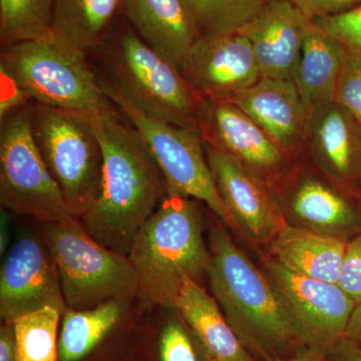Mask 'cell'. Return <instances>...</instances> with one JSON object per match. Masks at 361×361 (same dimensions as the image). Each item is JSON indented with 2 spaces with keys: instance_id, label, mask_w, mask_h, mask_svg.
I'll return each instance as SVG.
<instances>
[{
  "instance_id": "6da1fadb",
  "label": "cell",
  "mask_w": 361,
  "mask_h": 361,
  "mask_svg": "<svg viewBox=\"0 0 361 361\" xmlns=\"http://www.w3.org/2000/svg\"><path fill=\"white\" fill-rule=\"evenodd\" d=\"M87 116L103 149V184L96 205L80 220L97 241L128 256L140 228L169 194L167 180L120 111Z\"/></svg>"
},
{
  "instance_id": "7a4b0ae2",
  "label": "cell",
  "mask_w": 361,
  "mask_h": 361,
  "mask_svg": "<svg viewBox=\"0 0 361 361\" xmlns=\"http://www.w3.org/2000/svg\"><path fill=\"white\" fill-rule=\"evenodd\" d=\"M209 249L213 296L252 357L275 361L307 348L270 280L237 247L224 226H213Z\"/></svg>"
},
{
  "instance_id": "3957f363",
  "label": "cell",
  "mask_w": 361,
  "mask_h": 361,
  "mask_svg": "<svg viewBox=\"0 0 361 361\" xmlns=\"http://www.w3.org/2000/svg\"><path fill=\"white\" fill-rule=\"evenodd\" d=\"M128 258L145 305L176 308L185 281L200 283L211 264L194 199L168 194L140 228Z\"/></svg>"
},
{
  "instance_id": "277c9868",
  "label": "cell",
  "mask_w": 361,
  "mask_h": 361,
  "mask_svg": "<svg viewBox=\"0 0 361 361\" xmlns=\"http://www.w3.org/2000/svg\"><path fill=\"white\" fill-rule=\"evenodd\" d=\"M99 80L149 115L173 125L200 130L205 99L199 96L177 66L152 49L123 23L111 28L96 49Z\"/></svg>"
},
{
  "instance_id": "5b68a950",
  "label": "cell",
  "mask_w": 361,
  "mask_h": 361,
  "mask_svg": "<svg viewBox=\"0 0 361 361\" xmlns=\"http://www.w3.org/2000/svg\"><path fill=\"white\" fill-rule=\"evenodd\" d=\"M87 54L54 39L1 47L0 71L35 104L90 115L113 110Z\"/></svg>"
},
{
  "instance_id": "8992f818",
  "label": "cell",
  "mask_w": 361,
  "mask_h": 361,
  "mask_svg": "<svg viewBox=\"0 0 361 361\" xmlns=\"http://www.w3.org/2000/svg\"><path fill=\"white\" fill-rule=\"evenodd\" d=\"M42 238L58 268L66 307L90 310L139 294V281L128 256L97 241L75 216L44 223Z\"/></svg>"
},
{
  "instance_id": "52a82bcc",
  "label": "cell",
  "mask_w": 361,
  "mask_h": 361,
  "mask_svg": "<svg viewBox=\"0 0 361 361\" xmlns=\"http://www.w3.org/2000/svg\"><path fill=\"white\" fill-rule=\"evenodd\" d=\"M30 113L40 155L71 214L82 219L96 205L103 184V149L89 116L35 103Z\"/></svg>"
},
{
  "instance_id": "ba28073f",
  "label": "cell",
  "mask_w": 361,
  "mask_h": 361,
  "mask_svg": "<svg viewBox=\"0 0 361 361\" xmlns=\"http://www.w3.org/2000/svg\"><path fill=\"white\" fill-rule=\"evenodd\" d=\"M99 82L104 94L148 147L167 180L169 194L204 202L226 225L236 230L216 189L200 130L149 115L99 78Z\"/></svg>"
},
{
  "instance_id": "9c48e42d",
  "label": "cell",
  "mask_w": 361,
  "mask_h": 361,
  "mask_svg": "<svg viewBox=\"0 0 361 361\" xmlns=\"http://www.w3.org/2000/svg\"><path fill=\"white\" fill-rule=\"evenodd\" d=\"M30 106L1 120L0 203L42 224L65 220L73 215L33 140Z\"/></svg>"
},
{
  "instance_id": "30bf717a",
  "label": "cell",
  "mask_w": 361,
  "mask_h": 361,
  "mask_svg": "<svg viewBox=\"0 0 361 361\" xmlns=\"http://www.w3.org/2000/svg\"><path fill=\"white\" fill-rule=\"evenodd\" d=\"M262 264L306 348L325 355L345 334L355 301L338 284L297 274L270 256Z\"/></svg>"
},
{
  "instance_id": "8fae6325",
  "label": "cell",
  "mask_w": 361,
  "mask_h": 361,
  "mask_svg": "<svg viewBox=\"0 0 361 361\" xmlns=\"http://www.w3.org/2000/svg\"><path fill=\"white\" fill-rule=\"evenodd\" d=\"M286 224L348 242L361 232V199L295 163L272 190Z\"/></svg>"
},
{
  "instance_id": "7c38bea8",
  "label": "cell",
  "mask_w": 361,
  "mask_h": 361,
  "mask_svg": "<svg viewBox=\"0 0 361 361\" xmlns=\"http://www.w3.org/2000/svg\"><path fill=\"white\" fill-rule=\"evenodd\" d=\"M200 132L204 141L234 157L272 190L295 165L262 128L227 99H205Z\"/></svg>"
},
{
  "instance_id": "4fadbf2b",
  "label": "cell",
  "mask_w": 361,
  "mask_h": 361,
  "mask_svg": "<svg viewBox=\"0 0 361 361\" xmlns=\"http://www.w3.org/2000/svg\"><path fill=\"white\" fill-rule=\"evenodd\" d=\"M66 310L58 268L42 236L18 238L0 271V316L4 322L44 310Z\"/></svg>"
},
{
  "instance_id": "5bb4252c",
  "label": "cell",
  "mask_w": 361,
  "mask_h": 361,
  "mask_svg": "<svg viewBox=\"0 0 361 361\" xmlns=\"http://www.w3.org/2000/svg\"><path fill=\"white\" fill-rule=\"evenodd\" d=\"M216 189L236 231L268 246L286 222L272 189L238 160L204 141Z\"/></svg>"
},
{
  "instance_id": "9a60e30c",
  "label": "cell",
  "mask_w": 361,
  "mask_h": 361,
  "mask_svg": "<svg viewBox=\"0 0 361 361\" xmlns=\"http://www.w3.org/2000/svg\"><path fill=\"white\" fill-rule=\"evenodd\" d=\"M180 73L203 99L227 101L261 78L250 42L239 32L198 37Z\"/></svg>"
},
{
  "instance_id": "2e32d148",
  "label": "cell",
  "mask_w": 361,
  "mask_h": 361,
  "mask_svg": "<svg viewBox=\"0 0 361 361\" xmlns=\"http://www.w3.org/2000/svg\"><path fill=\"white\" fill-rule=\"evenodd\" d=\"M304 149L322 175L361 199V123L346 109L334 101L310 110Z\"/></svg>"
},
{
  "instance_id": "e0dca14e",
  "label": "cell",
  "mask_w": 361,
  "mask_h": 361,
  "mask_svg": "<svg viewBox=\"0 0 361 361\" xmlns=\"http://www.w3.org/2000/svg\"><path fill=\"white\" fill-rule=\"evenodd\" d=\"M311 25L312 20L290 0H265L257 16L239 30L250 42L261 78L292 80Z\"/></svg>"
},
{
  "instance_id": "ac0fdd59",
  "label": "cell",
  "mask_w": 361,
  "mask_h": 361,
  "mask_svg": "<svg viewBox=\"0 0 361 361\" xmlns=\"http://www.w3.org/2000/svg\"><path fill=\"white\" fill-rule=\"evenodd\" d=\"M229 101L262 128L292 160L302 154L310 110L293 80L261 78Z\"/></svg>"
},
{
  "instance_id": "d6986e66",
  "label": "cell",
  "mask_w": 361,
  "mask_h": 361,
  "mask_svg": "<svg viewBox=\"0 0 361 361\" xmlns=\"http://www.w3.org/2000/svg\"><path fill=\"white\" fill-rule=\"evenodd\" d=\"M121 13L147 44L180 71L198 39L180 0H121Z\"/></svg>"
},
{
  "instance_id": "ffe728a7",
  "label": "cell",
  "mask_w": 361,
  "mask_h": 361,
  "mask_svg": "<svg viewBox=\"0 0 361 361\" xmlns=\"http://www.w3.org/2000/svg\"><path fill=\"white\" fill-rule=\"evenodd\" d=\"M346 243L285 224L267 247L270 257L292 272L338 283Z\"/></svg>"
},
{
  "instance_id": "44dd1931",
  "label": "cell",
  "mask_w": 361,
  "mask_h": 361,
  "mask_svg": "<svg viewBox=\"0 0 361 361\" xmlns=\"http://www.w3.org/2000/svg\"><path fill=\"white\" fill-rule=\"evenodd\" d=\"M176 310L196 334L212 361H256L239 341L215 297L199 282L187 279Z\"/></svg>"
},
{
  "instance_id": "7402d4cb",
  "label": "cell",
  "mask_w": 361,
  "mask_h": 361,
  "mask_svg": "<svg viewBox=\"0 0 361 361\" xmlns=\"http://www.w3.org/2000/svg\"><path fill=\"white\" fill-rule=\"evenodd\" d=\"M346 47L313 23L306 33L292 80L312 110L334 101Z\"/></svg>"
},
{
  "instance_id": "603a6c76",
  "label": "cell",
  "mask_w": 361,
  "mask_h": 361,
  "mask_svg": "<svg viewBox=\"0 0 361 361\" xmlns=\"http://www.w3.org/2000/svg\"><path fill=\"white\" fill-rule=\"evenodd\" d=\"M120 13L121 0H54L51 39L87 54Z\"/></svg>"
},
{
  "instance_id": "cb8c5ba5",
  "label": "cell",
  "mask_w": 361,
  "mask_h": 361,
  "mask_svg": "<svg viewBox=\"0 0 361 361\" xmlns=\"http://www.w3.org/2000/svg\"><path fill=\"white\" fill-rule=\"evenodd\" d=\"M125 301L114 299L90 310L66 308L59 331V360L80 361L113 329Z\"/></svg>"
},
{
  "instance_id": "d4e9b609",
  "label": "cell",
  "mask_w": 361,
  "mask_h": 361,
  "mask_svg": "<svg viewBox=\"0 0 361 361\" xmlns=\"http://www.w3.org/2000/svg\"><path fill=\"white\" fill-rule=\"evenodd\" d=\"M198 37L237 32L250 23L265 0H180Z\"/></svg>"
},
{
  "instance_id": "484cf974",
  "label": "cell",
  "mask_w": 361,
  "mask_h": 361,
  "mask_svg": "<svg viewBox=\"0 0 361 361\" xmlns=\"http://www.w3.org/2000/svg\"><path fill=\"white\" fill-rule=\"evenodd\" d=\"M54 0H0L1 47L51 39Z\"/></svg>"
},
{
  "instance_id": "4316f807",
  "label": "cell",
  "mask_w": 361,
  "mask_h": 361,
  "mask_svg": "<svg viewBox=\"0 0 361 361\" xmlns=\"http://www.w3.org/2000/svg\"><path fill=\"white\" fill-rule=\"evenodd\" d=\"M61 313L44 308L14 320L18 361H59Z\"/></svg>"
},
{
  "instance_id": "83f0119b",
  "label": "cell",
  "mask_w": 361,
  "mask_h": 361,
  "mask_svg": "<svg viewBox=\"0 0 361 361\" xmlns=\"http://www.w3.org/2000/svg\"><path fill=\"white\" fill-rule=\"evenodd\" d=\"M160 361H212L196 334L182 319L173 318L164 327Z\"/></svg>"
},
{
  "instance_id": "f1b7e54d",
  "label": "cell",
  "mask_w": 361,
  "mask_h": 361,
  "mask_svg": "<svg viewBox=\"0 0 361 361\" xmlns=\"http://www.w3.org/2000/svg\"><path fill=\"white\" fill-rule=\"evenodd\" d=\"M334 102L361 123V51L346 49Z\"/></svg>"
},
{
  "instance_id": "f546056e",
  "label": "cell",
  "mask_w": 361,
  "mask_h": 361,
  "mask_svg": "<svg viewBox=\"0 0 361 361\" xmlns=\"http://www.w3.org/2000/svg\"><path fill=\"white\" fill-rule=\"evenodd\" d=\"M313 23L346 49L361 51V6L326 18H315Z\"/></svg>"
},
{
  "instance_id": "4dcf8cb0",
  "label": "cell",
  "mask_w": 361,
  "mask_h": 361,
  "mask_svg": "<svg viewBox=\"0 0 361 361\" xmlns=\"http://www.w3.org/2000/svg\"><path fill=\"white\" fill-rule=\"evenodd\" d=\"M337 284L356 304L361 302V232L346 243Z\"/></svg>"
},
{
  "instance_id": "1f68e13d",
  "label": "cell",
  "mask_w": 361,
  "mask_h": 361,
  "mask_svg": "<svg viewBox=\"0 0 361 361\" xmlns=\"http://www.w3.org/2000/svg\"><path fill=\"white\" fill-rule=\"evenodd\" d=\"M310 20L326 18L361 6V0H290Z\"/></svg>"
},
{
  "instance_id": "d6a6232c",
  "label": "cell",
  "mask_w": 361,
  "mask_h": 361,
  "mask_svg": "<svg viewBox=\"0 0 361 361\" xmlns=\"http://www.w3.org/2000/svg\"><path fill=\"white\" fill-rule=\"evenodd\" d=\"M2 96L0 104V118H4L9 114L28 106L30 101L25 92L6 73H1Z\"/></svg>"
},
{
  "instance_id": "836d02e7",
  "label": "cell",
  "mask_w": 361,
  "mask_h": 361,
  "mask_svg": "<svg viewBox=\"0 0 361 361\" xmlns=\"http://www.w3.org/2000/svg\"><path fill=\"white\" fill-rule=\"evenodd\" d=\"M325 358L327 361H361V346L343 336L329 349Z\"/></svg>"
},
{
  "instance_id": "e575fe53",
  "label": "cell",
  "mask_w": 361,
  "mask_h": 361,
  "mask_svg": "<svg viewBox=\"0 0 361 361\" xmlns=\"http://www.w3.org/2000/svg\"><path fill=\"white\" fill-rule=\"evenodd\" d=\"M0 361H18L13 322H4L0 329Z\"/></svg>"
},
{
  "instance_id": "d590c367",
  "label": "cell",
  "mask_w": 361,
  "mask_h": 361,
  "mask_svg": "<svg viewBox=\"0 0 361 361\" xmlns=\"http://www.w3.org/2000/svg\"><path fill=\"white\" fill-rule=\"evenodd\" d=\"M344 336L361 346V302L356 304Z\"/></svg>"
},
{
  "instance_id": "8d00e7d4",
  "label": "cell",
  "mask_w": 361,
  "mask_h": 361,
  "mask_svg": "<svg viewBox=\"0 0 361 361\" xmlns=\"http://www.w3.org/2000/svg\"><path fill=\"white\" fill-rule=\"evenodd\" d=\"M275 361H327L325 355H319L315 351L310 349H303L297 355L291 356V357L283 358V360H278Z\"/></svg>"
},
{
  "instance_id": "74e56055",
  "label": "cell",
  "mask_w": 361,
  "mask_h": 361,
  "mask_svg": "<svg viewBox=\"0 0 361 361\" xmlns=\"http://www.w3.org/2000/svg\"><path fill=\"white\" fill-rule=\"evenodd\" d=\"M0 254L1 256L6 253L7 245L9 243L8 220L4 210L1 211V218H0Z\"/></svg>"
}]
</instances>
